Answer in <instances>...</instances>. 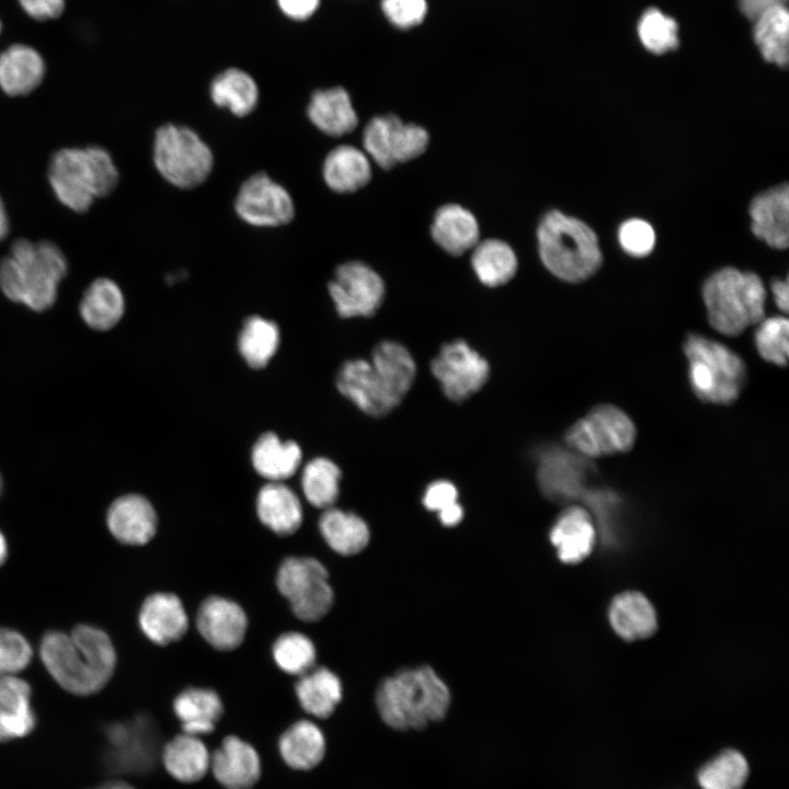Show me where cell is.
Wrapping results in <instances>:
<instances>
[{
  "label": "cell",
  "instance_id": "5b68a950",
  "mask_svg": "<svg viewBox=\"0 0 789 789\" xmlns=\"http://www.w3.org/2000/svg\"><path fill=\"white\" fill-rule=\"evenodd\" d=\"M118 171L106 149L99 146L62 148L48 165L49 184L58 201L76 213L87 211L96 197L108 195Z\"/></svg>",
  "mask_w": 789,
  "mask_h": 789
},
{
  "label": "cell",
  "instance_id": "ffe728a7",
  "mask_svg": "<svg viewBox=\"0 0 789 789\" xmlns=\"http://www.w3.org/2000/svg\"><path fill=\"white\" fill-rule=\"evenodd\" d=\"M138 622L144 634L157 645H169L188 630L187 611L178 595L157 592L142 602Z\"/></svg>",
  "mask_w": 789,
  "mask_h": 789
},
{
  "label": "cell",
  "instance_id": "74e56055",
  "mask_svg": "<svg viewBox=\"0 0 789 789\" xmlns=\"http://www.w3.org/2000/svg\"><path fill=\"white\" fill-rule=\"evenodd\" d=\"M125 300L118 285L108 278L93 281L85 289L79 311L85 324L98 331L112 329L122 319Z\"/></svg>",
  "mask_w": 789,
  "mask_h": 789
},
{
  "label": "cell",
  "instance_id": "cb8c5ba5",
  "mask_svg": "<svg viewBox=\"0 0 789 789\" xmlns=\"http://www.w3.org/2000/svg\"><path fill=\"white\" fill-rule=\"evenodd\" d=\"M32 689L27 682L15 676H0V742L27 736L36 727L32 707Z\"/></svg>",
  "mask_w": 789,
  "mask_h": 789
},
{
  "label": "cell",
  "instance_id": "30bf717a",
  "mask_svg": "<svg viewBox=\"0 0 789 789\" xmlns=\"http://www.w3.org/2000/svg\"><path fill=\"white\" fill-rule=\"evenodd\" d=\"M276 587L291 613L305 622L322 619L331 609L334 593L325 567L316 558L284 559L276 573Z\"/></svg>",
  "mask_w": 789,
  "mask_h": 789
},
{
  "label": "cell",
  "instance_id": "d4e9b609",
  "mask_svg": "<svg viewBox=\"0 0 789 789\" xmlns=\"http://www.w3.org/2000/svg\"><path fill=\"white\" fill-rule=\"evenodd\" d=\"M260 522L278 536H290L301 526L304 513L297 494L283 482L264 484L255 501Z\"/></svg>",
  "mask_w": 789,
  "mask_h": 789
},
{
  "label": "cell",
  "instance_id": "e575fe53",
  "mask_svg": "<svg viewBox=\"0 0 789 789\" xmlns=\"http://www.w3.org/2000/svg\"><path fill=\"white\" fill-rule=\"evenodd\" d=\"M370 363L388 391L401 402L415 378L411 353L402 344L386 340L375 346Z\"/></svg>",
  "mask_w": 789,
  "mask_h": 789
},
{
  "label": "cell",
  "instance_id": "ba28073f",
  "mask_svg": "<svg viewBox=\"0 0 789 789\" xmlns=\"http://www.w3.org/2000/svg\"><path fill=\"white\" fill-rule=\"evenodd\" d=\"M153 162L169 183L193 188L208 178L214 158L210 148L193 129L167 124L156 132Z\"/></svg>",
  "mask_w": 789,
  "mask_h": 789
},
{
  "label": "cell",
  "instance_id": "91938a15",
  "mask_svg": "<svg viewBox=\"0 0 789 789\" xmlns=\"http://www.w3.org/2000/svg\"><path fill=\"white\" fill-rule=\"evenodd\" d=\"M8 557V545L3 534L0 531V567L5 562Z\"/></svg>",
  "mask_w": 789,
  "mask_h": 789
},
{
  "label": "cell",
  "instance_id": "bcb514c9",
  "mask_svg": "<svg viewBox=\"0 0 789 789\" xmlns=\"http://www.w3.org/2000/svg\"><path fill=\"white\" fill-rule=\"evenodd\" d=\"M638 33L643 46L654 54H663L678 46L677 23L655 8L642 14Z\"/></svg>",
  "mask_w": 789,
  "mask_h": 789
},
{
  "label": "cell",
  "instance_id": "f907efd6",
  "mask_svg": "<svg viewBox=\"0 0 789 789\" xmlns=\"http://www.w3.org/2000/svg\"><path fill=\"white\" fill-rule=\"evenodd\" d=\"M618 240L629 255L641 258L654 248L655 233L645 220L633 218L626 220L618 230Z\"/></svg>",
  "mask_w": 789,
  "mask_h": 789
},
{
  "label": "cell",
  "instance_id": "52a82bcc",
  "mask_svg": "<svg viewBox=\"0 0 789 789\" xmlns=\"http://www.w3.org/2000/svg\"><path fill=\"white\" fill-rule=\"evenodd\" d=\"M684 353L691 389L700 400L730 404L737 399L745 384L746 367L735 352L711 339L689 334Z\"/></svg>",
  "mask_w": 789,
  "mask_h": 789
},
{
  "label": "cell",
  "instance_id": "4fadbf2b",
  "mask_svg": "<svg viewBox=\"0 0 789 789\" xmlns=\"http://www.w3.org/2000/svg\"><path fill=\"white\" fill-rule=\"evenodd\" d=\"M329 294L341 318L371 317L382 304V277L362 261L340 264L328 284Z\"/></svg>",
  "mask_w": 789,
  "mask_h": 789
},
{
  "label": "cell",
  "instance_id": "484cf974",
  "mask_svg": "<svg viewBox=\"0 0 789 789\" xmlns=\"http://www.w3.org/2000/svg\"><path fill=\"white\" fill-rule=\"evenodd\" d=\"M595 527L591 514L581 506L564 510L550 530V540L562 562L576 563L585 559L595 544Z\"/></svg>",
  "mask_w": 789,
  "mask_h": 789
},
{
  "label": "cell",
  "instance_id": "6125c7cd",
  "mask_svg": "<svg viewBox=\"0 0 789 789\" xmlns=\"http://www.w3.org/2000/svg\"><path fill=\"white\" fill-rule=\"evenodd\" d=\"M0 28H1V24H0Z\"/></svg>",
  "mask_w": 789,
  "mask_h": 789
},
{
  "label": "cell",
  "instance_id": "277c9868",
  "mask_svg": "<svg viewBox=\"0 0 789 789\" xmlns=\"http://www.w3.org/2000/svg\"><path fill=\"white\" fill-rule=\"evenodd\" d=\"M536 236L541 263L561 281H585L602 264L597 236L575 217L549 210L539 221Z\"/></svg>",
  "mask_w": 789,
  "mask_h": 789
},
{
  "label": "cell",
  "instance_id": "f35d334b",
  "mask_svg": "<svg viewBox=\"0 0 789 789\" xmlns=\"http://www.w3.org/2000/svg\"><path fill=\"white\" fill-rule=\"evenodd\" d=\"M609 620L614 630L626 640L647 638L656 629L655 610L638 592L617 595L610 604Z\"/></svg>",
  "mask_w": 789,
  "mask_h": 789
},
{
  "label": "cell",
  "instance_id": "b9f144b4",
  "mask_svg": "<svg viewBox=\"0 0 789 789\" xmlns=\"http://www.w3.org/2000/svg\"><path fill=\"white\" fill-rule=\"evenodd\" d=\"M789 14L786 5H776L754 20V39L762 56L779 67L788 64Z\"/></svg>",
  "mask_w": 789,
  "mask_h": 789
},
{
  "label": "cell",
  "instance_id": "d6986e66",
  "mask_svg": "<svg viewBox=\"0 0 789 789\" xmlns=\"http://www.w3.org/2000/svg\"><path fill=\"white\" fill-rule=\"evenodd\" d=\"M106 524L121 544L141 546L155 537L158 516L147 498L129 493L112 502L106 513Z\"/></svg>",
  "mask_w": 789,
  "mask_h": 789
},
{
  "label": "cell",
  "instance_id": "ab89813d",
  "mask_svg": "<svg viewBox=\"0 0 789 789\" xmlns=\"http://www.w3.org/2000/svg\"><path fill=\"white\" fill-rule=\"evenodd\" d=\"M210 96L217 106L228 108L236 116H245L255 108L259 90L250 75L231 68L213 80Z\"/></svg>",
  "mask_w": 789,
  "mask_h": 789
},
{
  "label": "cell",
  "instance_id": "7c38bea8",
  "mask_svg": "<svg viewBox=\"0 0 789 789\" xmlns=\"http://www.w3.org/2000/svg\"><path fill=\"white\" fill-rule=\"evenodd\" d=\"M362 142L369 159L382 170H390L421 157L428 147L430 135L423 126L389 113L367 122Z\"/></svg>",
  "mask_w": 789,
  "mask_h": 789
},
{
  "label": "cell",
  "instance_id": "7dc6e473",
  "mask_svg": "<svg viewBox=\"0 0 789 789\" xmlns=\"http://www.w3.org/2000/svg\"><path fill=\"white\" fill-rule=\"evenodd\" d=\"M788 320L775 316L763 319L755 332V346L761 356L775 365L784 366L788 359Z\"/></svg>",
  "mask_w": 789,
  "mask_h": 789
},
{
  "label": "cell",
  "instance_id": "7a4b0ae2",
  "mask_svg": "<svg viewBox=\"0 0 789 789\" xmlns=\"http://www.w3.org/2000/svg\"><path fill=\"white\" fill-rule=\"evenodd\" d=\"M67 271L66 256L55 243L18 239L0 261V289L10 300L44 311L56 301Z\"/></svg>",
  "mask_w": 789,
  "mask_h": 789
},
{
  "label": "cell",
  "instance_id": "ee69618b",
  "mask_svg": "<svg viewBox=\"0 0 789 789\" xmlns=\"http://www.w3.org/2000/svg\"><path fill=\"white\" fill-rule=\"evenodd\" d=\"M272 655L281 671L299 677L315 667L317 650L312 640L305 633L286 631L275 639Z\"/></svg>",
  "mask_w": 789,
  "mask_h": 789
},
{
  "label": "cell",
  "instance_id": "d6a6232c",
  "mask_svg": "<svg viewBox=\"0 0 789 789\" xmlns=\"http://www.w3.org/2000/svg\"><path fill=\"white\" fill-rule=\"evenodd\" d=\"M325 737L310 720H299L288 727L279 737L278 748L283 761L297 770L318 766L325 755Z\"/></svg>",
  "mask_w": 789,
  "mask_h": 789
},
{
  "label": "cell",
  "instance_id": "603a6c76",
  "mask_svg": "<svg viewBox=\"0 0 789 789\" xmlns=\"http://www.w3.org/2000/svg\"><path fill=\"white\" fill-rule=\"evenodd\" d=\"M433 241L447 254L459 256L473 249L480 240L476 216L456 203L438 207L431 224Z\"/></svg>",
  "mask_w": 789,
  "mask_h": 789
},
{
  "label": "cell",
  "instance_id": "db71d44e",
  "mask_svg": "<svg viewBox=\"0 0 789 789\" xmlns=\"http://www.w3.org/2000/svg\"><path fill=\"white\" fill-rule=\"evenodd\" d=\"M281 10L295 20L308 19L317 10L319 0H277Z\"/></svg>",
  "mask_w": 789,
  "mask_h": 789
},
{
  "label": "cell",
  "instance_id": "8fae6325",
  "mask_svg": "<svg viewBox=\"0 0 789 789\" xmlns=\"http://www.w3.org/2000/svg\"><path fill=\"white\" fill-rule=\"evenodd\" d=\"M636 436V426L622 410L601 404L567 431L565 442L575 454L597 458L628 451Z\"/></svg>",
  "mask_w": 789,
  "mask_h": 789
},
{
  "label": "cell",
  "instance_id": "4316f807",
  "mask_svg": "<svg viewBox=\"0 0 789 789\" xmlns=\"http://www.w3.org/2000/svg\"><path fill=\"white\" fill-rule=\"evenodd\" d=\"M307 115L320 132L331 137L347 135L358 125L351 96L342 87L313 92Z\"/></svg>",
  "mask_w": 789,
  "mask_h": 789
},
{
  "label": "cell",
  "instance_id": "f1b7e54d",
  "mask_svg": "<svg viewBox=\"0 0 789 789\" xmlns=\"http://www.w3.org/2000/svg\"><path fill=\"white\" fill-rule=\"evenodd\" d=\"M45 62L33 47L14 44L0 54V88L11 96L25 95L43 81Z\"/></svg>",
  "mask_w": 789,
  "mask_h": 789
},
{
  "label": "cell",
  "instance_id": "4dcf8cb0",
  "mask_svg": "<svg viewBox=\"0 0 789 789\" xmlns=\"http://www.w3.org/2000/svg\"><path fill=\"white\" fill-rule=\"evenodd\" d=\"M301 459L302 451L296 442H283L273 432L262 434L251 451L254 470L268 482H282L294 476Z\"/></svg>",
  "mask_w": 789,
  "mask_h": 789
},
{
  "label": "cell",
  "instance_id": "e0dca14e",
  "mask_svg": "<svg viewBox=\"0 0 789 789\" xmlns=\"http://www.w3.org/2000/svg\"><path fill=\"white\" fill-rule=\"evenodd\" d=\"M581 457L557 447L539 453L537 480L548 499L568 502L585 494L587 466Z\"/></svg>",
  "mask_w": 789,
  "mask_h": 789
},
{
  "label": "cell",
  "instance_id": "9f6ffc18",
  "mask_svg": "<svg viewBox=\"0 0 789 789\" xmlns=\"http://www.w3.org/2000/svg\"><path fill=\"white\" fill-rule=\"evenodd\" d=\"M771 291L777 307L784 312L788 311V281L775 279L771 284Z\"/></svg>",
  "mask_w": 789,
  "mask_h": 789
},
{
  "label": "cell",
  "instance_id": "8992f818",
  "mask_svg": "<svg viewBox=\"0 0 789 789\" xmlns=\"http://www.w3.org/2000/svg\"><path fill=\"white\" fill-rule=\"evenodd\" d=\"M709 323L720 333L734 336L759 323L765 316L766 289L758 275L724 267L702 286Z\"/></svg>",
  "mask_w": 789,
  "mask_h": 789
},
{
  "label": "cell",
  "instance_id": "94428289",
  "mask_svg": "<svg viewBox=\"0 0 789 789\" xmlns=\"http://www.w3.org/2000/svg\"><path fill=\"white\" fill-rule=\"evenodd\" d=\"M1 491H2V478H1V474H0V495H1Z\"/></svg>",
  "mask_w": 789,
  "mask_h": 789
},
{
  "label": "cell",
  "instance_id": "816d5d0a",
  "mask_svg": "<svg viewBox=\"0 0 789 789\" xmlns=\"http://www.w3.org/2000/svg\"><path fill=\"white\" fill-rule=\"evenodd\" d=\"M425 0H381V9L396 26L409 28L420 24L426 13Z\"/></svg>",
  "mask_w": 789,
  "mask_h": 789
},
{
  "label": "cell",
  "instance_id": "44dd1931",
  "mask_svg": "<svg viewBox=\"0 0 789 789\" xmlns=\"http://www.w3.org/2000/svg\"><path fill=\"white\" fill-rule=\"evenodd\" d=\"M209 769L226 789H250L260 779L261 761L251 744L229 735L210 755Z\"/></svg>",
  "mask_w": 789,
  "mask_h": 789
},
{
  "label": "cell",
  "instance_id": "11a10c76",
  "mask_svg": "<svg viewBox=\"0 0 789 789\" xmlns=\"http://www.w3.org/2000/svg\"><path fill=\"white\" fill-rule=\"evenodd\" d=\"M786 3L787 0H739L741 11L752 21L766 10L776 5H786Z\"/></svg>",
  "mask_w": 789,
  "mask_h": 789
},
{
  "label": "cell",
  "instance_id": "7402d4cb",
  "mask_svg": "<svg viewBox=\"0 0 789 789\" xmlns=\"http://www.w3.org/2000/svg\"><path fill=\"white\" fill-rule=\"evenodd\" d=\"M753 233L767 245L784 250L789 243V188L781 184L753 198L750 205Z\"/></svg>",
  "mask_w": 789,
  "mask_h": 789
},
{
  "label": "cell",
  "instance_id": "f5cc1de1",
  "mask_svg": "<svg viewBox=\"0 0 789 789\" xmlns=\"http://www.w3.org/2000/svg\"><path fill=\"white\" fill-rule=\"evenodd\" d=\"M24 11L36 20L58 18L64 11L65 0H20Z\"/></svg>",
  "mask_w": 789,
  "mask_h": 789
},
{
  "label": "cell",
  "instance_id": "3957f363",
  "mask_svg": "<svg viewBox=\"0 0 789 789\" xmlns=\"http://www.w3.org/2000/svg\"><path fill=\"white\" fill-rule=\"evenodd\" d=\"M449 705L448 687L430 667L396 673L384 679L376 691L380 718L398 731L421 730L442 720Z\"/></svg>",
  "mask_w": 789,
  "mask_h": 789
},
{
  "label": "cell",
  "instance_id": "7bdbcfd3",
  "mask_svg": "<svg viewBox=\"0 0 789 789\" xmlns=\"http://www.w3.org/2000/svg\"><path fill=\"white\" fill-rule=\"evenodd\" d=\"M341 477L340 468L329 458L311 459L301 472V489L306 500L322 510L333 506L340 493Z\"/></svg>",
  "mask_w": 789,
  "mask_h": 789
},
{
  "label": "cell",
  "instance_id": "6da1fadb",
  "mask_svg": "<svg viewBox=\"0 0 789 789\" xmlns=\"http://www.w3.org/2000/svg\"><path fill=\"white\" fill-rule=\"evenodd\" d=\"M39 655L55 682L78 696L99 693L116 666L115 648L107 633L84 624L76 626L70 633L46 632Z\"/></svg>",
  "mask_w": 789,
  "mask_h": 789
},
{
  "label": "cell",
  "instance_id": "681fc988",
  "mask_svg": "<svg viewBox=\"0 0 789 789\" xmlns=\"http://www.w3.org/2000/svg\"><path fill=\"white\" fill-rule=\"evenodd\" d=\"M32 655L31 644L19 631L0 627V676L21 672L30 664Z\"/></svg>",
  "mask_w": 789,
  "mask_h": 789
},
{
  "label": "cell",
  "instance_id": "83f0119b",
  "mask_svg": "<svg viewBox=\"0 0 789 789\" xmlns=\"http://www.w3.org/2000/svg\"><path fill=\"white\" fill-rule=\"evenodd\" d=\"M322 175L330 190L346 194L366 186L373 172L365 151L355 146L339 145L327 155Z\"/></svg>",
  "mask_w": 789,
  "mask_h": 789
},
{
  "label": "cell",
  "instance_id": "6f0895ef",
  "mask_svg": "<svg viewBox=\"0 0 789 789\" xmlns=\"http://www.w3.org/2000/svg\"><path fill=\"white\" fill-rule=\"evenodd\" d=\"M9 232V217L5 206L0 196V240L4 239Z\"/></svg>",
  "mask_w": 789,
  "mask_h": 789
},
{
  "label": "cell",
  "instance_id": "ac0fdd59",
  "mask_svg": "<svg viewBox=\"0 0 789 789\" xmlns=\"http://www.w3.org/2000/svg\"><path fill=\"white\" fill-rule=\"evenodd\" d=\"M339 391L368 415L381 416L398 401L385 387L371 363L363 358L346 361L336 375Z\"/></svg>",
  "mask_w": 789,
  "mask_h": 789
},
{
  "label": "cell",
  "instance_id": "f546056e",
  "mask_svg": "<svg viewBox=\"0 0 789 789\" xmlns=\"http://www.w3.org/2000/svg\"><path fill=\"white\" fill-rule=\"evenodd\" d=\"M173 711L184 733L201 736L214 731L224 705L214 689L188 687L174 698Z\"/></svg>",
  "mask_w": 789,
  "mask_h": 789
},
{
  "label": "cell",
  "instance_id": "8d00e7d4",
  "mask_svg": "<svg viewBox=\"0 0 789 789\" xmlns=\"http://www.w3.org/2000/svg\"><path fill=\"white\" fill-rule=\"evenodd\" d=\"M470 264L481 284L499 287L507 284L515 276L518 259L506 241L488 238L479 240L473 247Z\"/></svg>",
  "mask_w": 789,
  "mask_h": 789
},
{
  "label": "cell",
  "instance_id": "680465c9",
  "mask_svg": "<svg viewBox=\"0 0 789 789\" xmlns=\"http://www.w3.org/2000/svg\"><path fill=\"white\" fill-rule=\"evenodd\" d=\"M92 789H136L128 782H125L119 779H112L105 782H102L101 785L92 788Z\"/></svg>",
  "mask_w": 789,
  "mask_h": 789
},
{
  "label": "cell",
  "instance_id": "c3c4849f",
  "mask_svg": "<svg viewBox=\"0 0 789 789\" xmlns=\"http://www.w3.org/2000/svg\"><path fill=\"white\" fill-rule=\"evenodd\" d=\"M457 499L458 491L454 483L447 480H437L427 485L422 500L427 510L438 513L439 519L445 526H455L464 516L462 507Z\"/></svg>",
  "mask_w": 789,
  "mask_h": 789
},
{
  "label": "cell",
  "instance_id": "1f68e13d",
  "mask_svg": "<svg viewBox=\"0 0 789 789\" xmlns=\"http://www.w3.org/2000/svg\"><path fill=\"white\" fill-rule=\"evenodd\" d=\"M160 758L165 770L184 784L201 780L210 767V754L204 742L184 732L163 745Z\"/></svg>",
  "mask_w": 789,
  "mask_h": 789
},
{
  "label": "cell",
  "instance_id": "9c48e42d",
  "mask_svg": "<svg viewBox=\"0 0 789 789\" xmlns=\"http://www.w3.org/2000/svg\"><path fill=\"white\" fill-rule=\"evenodd\" d=\"M104 739L101 762L113 774L148 773L160 757L159 729L148 714L139 713L107 724Z\"/></svg>",
  "mask_w": 789,
  "mask_h": 789
},
{
  "label": "cell",
  "instance_id": "836d02e7",
  "mask_svg": "<svg viewBox=\"0 0 789 789\" xmlns=\"http://www.w3.org/2000/svg\"><path fill=\"white\" fill-rule=\"evenodd\" d=\"M295 694L305 712L325 719L334 712L342 699V683L331 670L315 666L298 677Z\"/></svg>",
  "mask_w": 789,
  "mask_h": 789
},
{
  "label": "cell",
  "instance_id": "f6af8a7d",
  "mask_svg": "<svg viewBox=\"0 0 789 789\" xmlns=\"http://www.w3.org/2000/svg\"><path fill=\"white\" fill-rule=\"evenodd\" d=\"M748 775L745 757L733 750L725 751L705 765L698 781L702 789H742Z\"/></svg>",
  "mask_w": 789,
  "mask_h": 789
},
{
  "label": "cell",
  "instance_id": "5bb4252c",
  "mask_svg": "<svg viewBox=\"0 0 789 789\" xmlns=\"http://www.w3.org/2000/svg\"><path fill=\"white\" fill-rule=\"evenodd\" d=\"M434 377L444 395L462 401L487 382L490 366L487 359L462 340L446 343L431 363Z\"/></svg>",
  "mask_w": 789,
  "mask_h": 789
},
{
  "label": "cell",
  "instance_id": "60d3db41",
  "mask_svg": "<svg viewBox=\"0 0 789 789\" xmlns=\"http://www.w3.org/2000/svg\"><path fill=\"white\" fill-rule=\"evenodd\" d=\"M281 342L278 325L260 316L248 317L238 336V350L253 369L264 368Z\"/></svg>",
  "mask_w": 789,
  "mask_h": 789
},
{
  "label": "cell",
  "instance_id": "d590c367",
  "mask_svg": "<svg viewBox=\"0 0 789 789\" xmlns=\"http://www.w3.org/2000/svg\"><path fill=\"white\" fill-rule=\"evenodd\" d=\"M318 527L327 545L342 556L361 552L369 541V529L362 517L333 506L323 510Z\"/></svg>",
  "mask_w": 789,
  "mask_h": 789
},
{
  "label": "cell",
  "instance_id": "9a60e30c",
  "mask_svg": "<svg viewBox=\"0 0 789 789\" xmlns=\"http://www.w3.org/2000/svg\"><path fill=\"white\" fill-rule=\"evenodd\" d=\"M235 207L243 221L256 227L286 225L295 214L294 202L287 190L263 172L243 182Z\"/></svg>",
  "mask_w": 789,
  "mask_h": 789
},
{
  "label": "cell",
  "instance_id": "2e32d148",
  "mask_svg": "<svg viewBox=\"0 0 789 789\" xmlns=\"http://www.w3.org/2000/svg\"><path fill=\"white\" fill-rule=\"evenodd\" d=\"M195 624L198 633L210 647L218 651H231L243 642L249 622L244 609L237 602L213 595L201 603Z\"/></svg>",
  "mask_w": 789,
  "mask_h": 789
}]
</instances>
